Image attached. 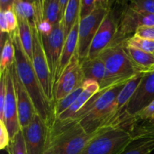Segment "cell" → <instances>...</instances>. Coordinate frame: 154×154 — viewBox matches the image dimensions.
Returning <instances> with one entry per match:
<instances>
[{"label":"cell","instance_id":"obj_1","mask_svg":"<svg viewBox=\"0 0 154 154\" xmlns=\"http://www.w3.org/2000/svg\"><path fill=\"white\" fill-rule=\"evenodd\" d=\"M9 36L11 38L15 48L14 65L17 73L29 94L36 112L49 126L54 118L53 104L47 98L33 67L32 62L27 57L21 45L18 29Z\"/></svg>","mask_w":154,"mask_h":154},{"label":"cell","instance_id":"obj_2","mask_svg":"<svg viewBox=\"0 0 154 154\" xmlns=\"http://www.w3.org/2000/svg\"><path fill=\"white\" fill-rule=\"evenodd\" d=\"M125 84L100 90L95 95L88 113L80 122L86 132L91 133L101 127H120L115 100Z\"/></svg>","mask_w":154,"mask_h":154},{"label":"cell","instance_id":"obj_3","mask_svg":"<svg viewBox=\"0 0 154 154\" xmlns=\"http://www.w3.org/2000/svg\"><path fill=\"white\" fill-rule=\"evenodd\" d=\"M98 57L103 61L105 66V75L100 87L101 91L126 84L138 73L126 54L123 42L111 45Z\"/></svg>","mask_w":154,"mask_h":154},{"label":"cell","instance_id":"obj_4","mask_svg":"<svg viewBox=\"0 0 154 154\" xmlns=\"http://www.w3.org/2000/svg\"><path fill=\"white\" fill-rule=\"evenodd\" d=\"M132 141L123 128H111L95 137L80 154H120Z\"/></svg>","mask_w":154,"mask_h":154},{"label":"cell","instance_id":"obj_5","mask_svg":"<svg viewBox=\"0 0 154 154\" xmlns=\"http://www.w3.org/2000/svg\"><path fill=\"white\" fill-rule=\"evenodd\" d=\"M120 13L117 35L113 44L123 42L135 35L136 30L143 26H154V14L137 11L126 5Z\"/></svg>","mask_w":154,"mask_h":154},{"label":"cell","instance_id":"obj_6","mask_svg":"<svg viewBox=\"0 0 154 154\" xmlns=\"http://www.w3.org/2000/svg\"><path fill=\"white\" fill-rule=\"evenodd\" d=\"M33 37L32 64L44 92L48 100L54 104V83L44 51L40 32L36 25L32 26Z\"/></svg>","mask_w":154,"mask_h":154},{"label":"cell","instance_id":"obj_7","mask_svg":"<svg viewBox=\"0 0 154 154\" xmlns=\"http://www.w3.org/2000/svg\"><path fill=\"white\" fill-rule=\"evenodd\" d=\"M109 11L96 8L90 14L80 19L77 53L80 62L88 57L93 38Z\"/></svg>","mask_w":154,"mask_h":154},{"label":"cell","instance_id":"obj_8","mask_svg":"<svg viewBox=\"0 0 154 154\" xmlns=\"http://www.w3.org/2000/svg\"><path fill=\"white\" fill-rule=\"evenodd\" d=\"M84 82V78L81 62L78 53L76 52L54 85V102H57L66 97L69 93L81 87Z\"/></svg>","mask_w":154,"mask_h":154},{"label":"cell","instance_id":"obj_9","mask_svg":"<svg viewBox=\"0 0 154 154\" xmlns=\"http://www.w3.org/2000/svg\"><path fill=\"white\" fill-rule=\"evenodd\" d=\"M41 37L54 87L56 73L65 42L64 30L62 21L53 26V29L50 34H41Z\"/></svg>","mask_w":154,"mask_h":154},{"label":"cell","instance_id":"obj_10","mask_svg":"<svg viewBox=\"0 0 154 154\" xmlns=\"http://www.w3.org/2000/svg\"><path fill=\"white\" fill-rule=\"evenodd\" d=\"M28 154H45L48 134V125L38 113L29 124L21 128Z\"/></svg>","mask_w":154,"mask_h":154},{"label":"cell","instance_id":"obj_11","mask_svg":"<svg viewBox=\"0 0 154 154\" xmlns=\"http://www.w3.org/2000/svg\"><path fill=\"white\" fill-rule=\"evenodd\" d=\"M119 17L120 14L117 15L114 11L111 9L109 11L93 38L87 58H96L102 51L111 46L117 35Z\"/></svg>","mask_w":154,"mask_h":154},{"label":"cell","instance_id":"obj_12","mask_svg":"<svg viewBox=\"0 0 154 154\" xmlns=\"http://www.w3.org/2000/svg\"><path fill=\"white\" fill-rule=\"evenodd\" d=\"M4 75L5 76L6 97L2 122L7 127L11 141L14 137L21 130V128L20 125L19 117H18L17 105L11 67L6 71Z\"/></svg>","mask_w":154,"mask_h":154},{"label":"cell","instance_id":"obj_13","mask_svg":"<svg viewBox=\"0 0 154 154\" xmlns=\"http://www.w3.org/2000/svg\"><path fill=\"white\" fill-rule=\"evenodd\" d=\"M154 101V72H145L126 106L127 117H132Z\"/></svg>","mask_w":154,"mask_h":154},{"label":"cell","instance_id":"obj_14","mask_svg":"<svg viewBox=\"0 0 154 154\" xmlns=\"http://www.w3.org/2000/svg\"><path fill=\"white\" fill-rule=\"evenodd\" d=\"M11 71L12 79H13L14 87L20 125V128H23L29 124L34 115L37 112H36L35 108L29 94L26 90L25 87L21 82L17 73L14 63L11 66Z\"/></svg>","mask_w":154,"mask_h":154},{"label":"cell","instance_id":"obj_15","mask_svg":"<svg viewBox=\"0 0 154 154\" xmlns=\"http://www.w3.org/2000/svg\"><path fill=\"white\" fill-rule=\"evenodd\" d=\"M84 90L79 97L76 99L70 108L60 114L59 117H54L59 120H66L72 119L93 96L100 91V85L99 83L93 80H87L83 84Z\"/></svg>","mask_w":154,"mask_h":154},{"label":"cell","instance_id":"obj_16","mask_svg":"<svg viewBox=\"0 0 154 154\" xmlns=\"http://www.w3.org/2000/svg\"><path fill=\"white\" fill-rule=\"evenodd\" d=\"M79 21L78 20L73 26L72 29L71 30L70 33L67 38H66L63 45V51H62L61 56H60V62H59L58 68H57V73H56L55 81H54V85L56 82L58 80L59 77L62 74V72L64 71L66 66L70 63L71 60L77 52L78 49V30H79Z\"/></svg>","mask_w":154,"mask_h":154},{"label":"cell","instance_id":"obj_17","mask_svg":"<svg viewBox=\"0 0 154 154\" xmlns=\"http://www.w3.org/2000/svg\"><path fill=\"white\" fill-rule=\"evenodd\" d=\"M81 66L84 81L93 80L99 83L101 87L105 75V66L103 61L99 57L86 58L81 62Z\"/></svg>","mask_w":154,"mask_h":154},{"label":"cell","instance_id":"obj_18","mask_svg":"<svg viewBox=\"0 0 154 154\" xmlns=\"http://www.w3.org/2000/svg\"><path fill=\"white\" fill-rule=\"evenodd\" d=\"M124 46L126 54L138 72H148L154 66V56L153 54L145 52L137 48Z\"/></svg>","mask_w":154,"mask_h":154},{"label":"cell","instance_id":"obj_19","mask_svg":"<svg viewBox=\"0 0 154 154\" xmlns=\"http://www.w3.org/2000/svg\"><path fill=\"white\" fill-rule=\"evenodd\" d=\"M81 0H69L63 14L62 23L64 30L65 40L75 24L80 19Z\"/></svg>","mask_w":154,"mask_h":154},{"label":"cell","instance_id":"obj_20","mask_svg":"<svg viewBox=\"0 0 154 154\" xmlns=\"http://www.w3.org/2000/svg\"><path fill=\"white\" fill-rule=\"evenodd\" d=\"M17 20L18 34H19L21 45H22L27 57L32 62L33 37L32 26L29 22L26 20L17 17Z\"/></svg>","mask_w":154,"mask_h":154},{"label":"cell","instance_id":"obj_21","mask_svg":"<svg viewBox=\"0 0 154 154\" xmlns=\"http://www.w3.org/2000/svg\"><path fill=\"white\" fill-rule=\"evenodd\" d=\"M44 17L53 26L63 20L60 0H42Z\"/></svg>","mask_w":154,"mask_h":154},{"label":"cell","instance_id":"obj_22","mask_svg":"<svg viewBox=\"0 0 154 154\" xmlns=\"http://www.w3.org/2000/svg\"><path fill=\"white\" fill-rule=\"evenodd\" d=\"M154 150V138L133 140L120 154H150Z\"/></svg>","mask_w":154,"mask_h":154},{"label":"cell","instance_id":"obj_23","mask_svg":"<svg viewBox=\"0 0 154 154\" xmlns=\"http://www.w3.org/2000/svg\"><path fill=\"white\" fill-rule=\"evenodd\" d=\"M15 61V48L11 38L9 36L5 42L2 48L1 63L0 71L1 75H4L6 71L14 63Z\"/></svg>","mask_w":154,"mask_h":154},{"label":"cell","instance_id":"obj_24","mask_svg":"<svg viewBox=\"0 0 154 154\" xmlns=\"http://www.w3.org/2000/svg\"><path fill=\"white\" fill-rule=\"evenodd\" d=\"M13 9L17 17L28 20L31 26L35 25V11L32 3L23 0H14Z\"/></svg>","mask_w":154,"mask_h":154},{"label":"cell","instance_id":"obj_25","mask_svg":"<svg viewBox=\"0 0 154 154\" xmlns=\"http://www.w3.org/2000/svg\"><path fill=\"white\" fill-rule=\"evenodd\" d=\"M84 90V86L78 87L73 92L69 93V95L64 97L63 99H60V100L57 101V102H54L53 104V110H54V117H57L63 114L64 111L69 108L72 106V104L76 101V99L79 97L81 93H82Z\"/></svg>","mask_w":154,"mask_h":154},{"label":"cell","instance_id":"obj_26","mask_svg":"<svg viewBox=\"0 0 154 154\" xmlns=\"http://www.w3.org/2000/svg\"><path fill=\"white\" fill-rule=\"evenodd\" d=\"M123 44L125 46L137 48L145 52L153 54L154 52V41L143 38L138 36L133 35L129 38L123 41Z\"/></svg>","mask_w":154,"mask_h":154},{"label":"cell","instance_id":"obj_27","mask_svg":"<svg viewBox=\"0 0 154 154\" xmlns=\"http://www.w3.org/2000/svg\"><path fill=\"white\" fill-rule=\"evenodd\" d=\"M120 2L137 11L154 14V0H123Z\"/></svg>","mask_w":154,"mask_h":154},{"label":"cell","instance_id":"obj_28","mask_svg":"<svg viewBox=\"0 0 154 154\" xmlns=\"http://www.w3.org/2000/svg\"><path fill=\"white\" fill-rule=\"evenodd\" d=\"M6 150L8 154H28L22 131L14 137Z\"/></svg>","mask_w":154,"mask_h":154},{"label":"cell","instance_id":"obj_29","mask_svg":"<svg viewBox=\"0 0 154 154\" xmlns=\"http://www.w3.org/2000/svg\"><path fill=\"white\" fill-rule=\"evenodd\" d=\"M5 15L8 25L9 35H12L18 29L17 17L13 8L5 11Z\"/></svg>","mask_w":154,"mask_h":154},{"label":"cell","instance_id":"obj_30","mask_svg":"<svg viewBox=\"0 0 154 154\" xmlns=\"http://www.w3.org/2000/svg\"><path fill=\"white\" fill-rule=\"evenodd\" d=\"M140 120H150V121L154 122V101L152 102L148 106L144 108L135 115L132 116Z\"/></svg>","mask_w":154,"mask_h":154},{"label":"cell","instance_id":"obj_31","mask_svg":"<svg viewBox=\"0 0 154 154\" xmlns=\"http://www.w3.org/2000/svg\"><path fill=\"white\" fill-rule=\"evenodd\" d=\"M10 142L11 138L7 127L3 122L0 121V149L6 150Z\"/></svg>","mask_w":154,"mask_h":154},{"label":"cell","instance_id":"obj_32","mask_svg":"<svg viewBox=\"0 0 154 154\" xmlns=\"http://www.w3.org/2000/svg\"><path fill=\"white\" fill-rule=\"evenodd\" d=\"M6 97V84L5 75H1L0 80V121H3V114H4L5 103Z\"/></svg>","mask_w":154,"mask_h":154},{"label":"cell","instance_id":"obj_33","mask_svg":"<svg viewBox=\"0 0 154 154\" xmlns=\"http://www.w3.org/2000/svg\"><path fill=\"white\" fill-rule=\"evenodd\" d=\"M95 9V0H81L80 19L88 16Z\"/></svg>","mask_w":154,"mask_h":154},{"label":"cell","instance_id":"obj_34","mask_svg":"<svg viewBox=\"0 0 154 154\" xmlns=\"http://www.w3.org/2000/svg\"><path fill=\"white\" fill-rule=\"evenodd\" d=\"M134 35L145 39L154 41V26H140Z\"/></svg>","mask_w":154,"mask_h":154},{"label":"cell","instance_id":"obj_35","mask_svg":"<svg viewBox=\"0 0 154 154\" xmlns=\"http://www.w3.org/2000/svg\"><path fill=\"white\" fill-rule=\"evenodd\" d=\"M0 29H1L2 34L9 35L8 25L7 20H6L5 12H0Z\"/></svg>","mask_w":154,"mask_h":154},{"label":"cell","instance_id":"obj_36","mask_svg":"<svg viewBox=\"0 0 154 154\" xmlns=\"http://www.w3.org/2000/svg\"><path fill=\"white\" fill-rule=\"evenodd\" d=\"M111 0H95V8H96L111 10Z\"/></svg>","mask_w":154,"mask_h":154},{"label":"cell","instance_id":"obj_37","mask_svg":"<svg viewBox=\"0 0 154 154\" xmlns=\"http://www.w3.org/2000/svg\"><path fill=\"white\" fill-rule=\"evenodd\" d=\"M14 0H0V11H6L8 9L13 8Z\"/></svg>","mask_w":154,"mask_h":154},{"label":"cell","instance_id":"obj_38","mask_svg":"<svg viewBox=\"0 0 154 154\" xmlns=\"http://www.w3.org/2000/svg\"><path fill=\"white\" fill-rule=\"evenodd\" d=\"M68 2H69V0H60V8H61V12H62V15H63V14H64L65 10H66V5H67L68 4Z\"/></svg>","mask_w":154,"mask_h":154},{"label":"cell","instance_id":"obj_39","mask_svg":"<svg viewBox=\"0 0 154 154\" xmlns=\"http://www.w3.org/2000/svg\"><path fill=\"white\" fill-rule=\"evenodd\" d=\"M45 154H54V153H53L50 149H46V150H45Z\"/></svg>","mask_w":154,"mask_h":154},{"label":"cell","instance_id":"obj_40","mask_svg":"<svg viewBox=\"0 0 154 154\" xmlns=\"http://www.w3.org/2000/svg\"><path fill=\"white\" fill-rule=\"evenodd\" d=\"M23 1H25V2H29V3H34L35 2H36L37 0H23Z\"/></svg>","mask_w":154,"mask_h":154},{"label":"cell","instance_id":"obj_41","mask_svg":"<svg viewBox=\"0 0 154 154\" xmlns=\"http://www.w3.org/2000/svg\"><path fill=\"white\" fill-rule=\"evenodd\" d=\"M123 1V0H111V4L112 5L113 3L115 2H120Z\"/></svg>","mask_w":154,"mask_h":154},{"label":"cell","instance_id":"obj_42","mask_svg":"<svg viewBox=\"0 0 154 154\" xmlns=\"http://www.w3.org/2000/svg\"><path fill=\"white\" fill-rule=\"evenodd\" d=\"M154 72V66H153V68H152V69H150V71H149V72Z\"/></svg>","mask_w":154,"mask_h":154},{"label":"cell","instance_id":"obj_43","mask_svg":"<svg viewBox=\"0 0 154 154\" xmlns=\"http://www.w3.org/2000/svg\"><path fill=\"white\" fill-rule=\"evenodd\" d=\"M153 56H154V52H153Z\"/></svg>","mask_w":154,"mask_h":154}]
</instances>
